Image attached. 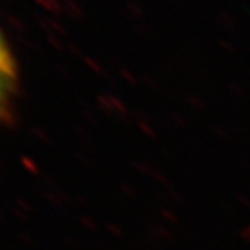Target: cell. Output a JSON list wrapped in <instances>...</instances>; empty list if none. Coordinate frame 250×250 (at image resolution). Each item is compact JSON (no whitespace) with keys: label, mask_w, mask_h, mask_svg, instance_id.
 Here are the masks:
<instances>
[{"label":"cell","mask_w":250,"mask_h":250,"mask_svg":"<svg viewBox=\"0 0 250 250\" xmlns=\"http://www.w3.org/2000/svg\"><path fill=\"white\" fill-rule=\"evenodd\" d=\"M15 89V68L0 37V118L6 115Z\"/></svg>","instance_id":"obj_1"}]
</instances>
